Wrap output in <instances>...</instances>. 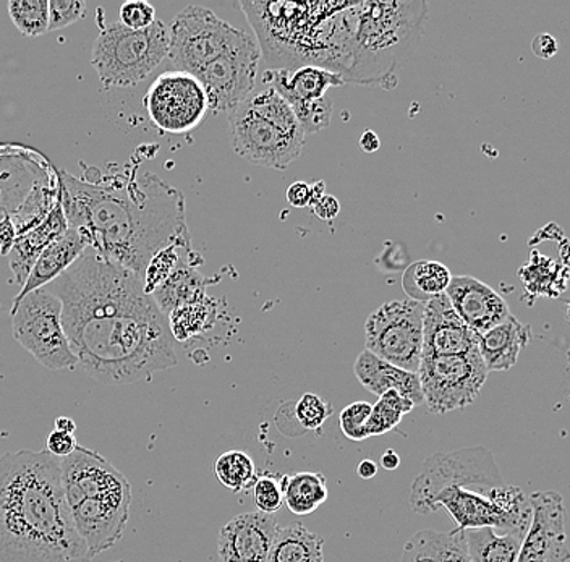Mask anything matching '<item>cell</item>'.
I'll return each mask as SVG.
<instances>
[{
	"instance_id": "1",
	"label": "cell",
	"mask_w": 570,
	"mask_h": 562,
	"mask_svg": "<svg viewBox=\"0 0 570 562\" xmlns=\"http://www.w3.org/2000/svg\"><path fill=\"white\" fill-rule=\"evenodd\" d=\"M49 286L62 304L71 352L92 382L128 386L177 366L167 316L137 274L87 248Z\"/></svg>"
},
{
	"instance_id": "2",
	"label": "cell",
	"mask_w": 570,
	"mask_h": 562,
	"mask_svg": "<svg viewBox=\"0 0 570 562\" xmlns=\"http://www.w3.org/2000/svg\"><path fill=\"white\" fill-rule=\"evenodd\" d=\"M60 206L67 224L88 248L137 276L174 244L190 245L185 198L155 174L110 177L99 184L59 174Z\"/></svg>"
},
{
	"instance_id": "3",
	"label": "cell",
	"mask_w": 570,
	"mask_h": 562,
	"mask_svg": "<svg viewBox=\"0 0 570 562\" xmlns=\"http://www.w3.org/2000/svg\"><path fill=\"white\" fill-rule=\"evenodd\" d=\"M78 535L60 459L48 451L0 455V562H91Z\"/></svg>"
},
{
	"instance_id": "4",
	"label": "cell",
	"mask_w": 570,
	"mask_h": 562,
	"mask_svg": "<svg viewBox=\"0 0 570 562\" xmlns=\"http://www.w3.org/2000/svg\"><path fill=\"white\" fill-rule=\"evenodd\" d=\"M425 2L354 3V39L344 81H368L391 72L426 17Z\"/></svg>"
},
{
	"instance_id": "5",
	"label": "cell",
	"mask_w": 570,
	"mask_h": 562,
	"mask_svg": "<svg viewBox=\"0 0 570 562\" xmlns=\"http://www.w3.org/2000/svg\"><path fill=\"white\" fill-rule=\"evenodd\" d=\"M167 56L169 27L164 21L156 20L141 31L112 23L96 38L91 66L105 87H134L155 72Z\"/></svg>"
},
{
	"instance_id": "6",
	"label": "cell",
	"mask_w": 570,
	"mask_h": 562,
	"mask_svg": "<svg viewBox=\"0 0 570 562\" xmlns=\"http://www.w3.org/2000/svg\"><path fill=\"white\" fill-rule=\"evenodd\" d=\"M504 485L493 454L487 447H462L426 459L410 489V506L416 514H433L436 494L451 486L490 493Z\"/></svg>"
},
{
	"instance_id": "7",
	"label": "cell",
	"mask_w": 570,
	"mask_h": 562,
	"mask_svg": "<svg viewBox=\"0 0 570 562\" xmlns=\"http://www.w3.org/2000/svg\"><path fill=\"white\" fill-rule=\"evenodd\" d=\"M13 339L45 368L73 369L78 362L62 326V304L48 289L24 295L12 307Z\"/></svg>"
},
{
	"instance_id": "8",
	"label": "cell",
	"mask_w": 570,
	"mask_h": 562,
	"mask_svg": "<svg viewBox=\"0 0 570 562\" xmlns=\"http://www.w3.org/2000/svg\"><path fill=\"white\" fill-rule=\"evenodd\" d=\"M416 375L423 404L436 415L472 405L488 378L479 348L459 355H423Z\"/></svg>"
},
{
	"instance_id": "9",
	"label": "cell",
	"mask_w": 570,
	"mask_h": 562,
	"mask_svg": "<svg viewBox=\"0 0 570 562\" xmlns=\"http://www.w3.org/2000/svg\"><path fill=\"white\" fill-rule=\"evenodd\" d=\"M425 304L391 300L374 309L365 323V351L405 372L416 373L423 355Z\"/></svg>"
},
{
	"instance_id": "10",
	"label": "cell",
	"mask_w": 570,
	"mask_h": 562,
	"mask_svg": "<svg viewBox=\"0 0 570 562\" xmlns=\"http://www.w3.org/2000/svg\"><path fill=\"white\" fill-rule=\"evenodd\" d=\"M169 27V59L181 72L196 75L217 57L234 48L244 30L220 20L205 7H185Z\"/></svg>"
},
{
	"instance_id": "11",
	"label": "cell",
	"mask_w": 570,
	"mask_h": 562,
	"mask_svg": "<svg viewBox=\"0 0 570 562\" xmlns=\"http://www.w3.org/2000/svg\"><path fill=\"white\" fill-rule=\"evenodd\" d=\"M149 120L166 134L195 130L209 112L208 96L195 75L169 70L153 81L142 98Z\"/></svg>"
},
{
	"instance_id": "12",
	"label": "cell",
	"mask_w": 570,
	"mask_h": 562,
	"mask_svg": "<svg viewBox=\"0 0 570 562\" xmlns=\"http://www.w3.org/2000/svg\"><path fill=\"white\" fill-rule=\"evenodd\" d=\"M259 48L255 39L245 34L234 48L203 67L199 83L208 96L212 112H232L256 90Z\"/></svg>"
},
{
	"instance_id": "13",
	"label": "cell",
	"mask_w": 570,
	"mask_h": 562,
	"mask_svg": "<svg viewBox=\"0 0 570 562\" xmlns=\"http://www.w3.org/2000/svg\"><path fill=\"white\" fill-rule=\"evenodd\" d=\"M232 148L245 161L284 170L301 158L305 138L285 134L245 105L229 114Z\"/></svg>"
},
{
	"instance_id": "14",
	"label": "cell",
	"mask_w": 570,
	"mask_h": 562,
	"mask_svg": "<svg viewBox=\"0 0 570 562\" xmlns=\"http://www.w3.org/2000/svg\"><path fill=\"white\" fill-rule=\"evenodd\" d=\"M60 475L69 506L83 500L131 497L127 476L88 447L77 446L73 453L60 459Z\"/></svg>"
},
{
	"instance_id": "15",
	"label": "cell",
	"mask_w": 570,
	"mask_h": 562,
	"mask_svg": "<svg viewBox=\"0 0 570 562\" xmlns=\"http://www.w3.org/2000/svg\"><path fill=\"white\" fill-rule=\"evenodd\" d=\"M532 519L517 562H569L564 500L558 491H534L529 496Z\"/></svg>"
},
{
	"instance_id": "16",
	"label": "cell",
	"mask_w": 570,
	"mask_h": 562,
	"mask_svg": "<svg viewBox=\"0 0 570 562\" xmlns=\"http://www.w3.org/2000/svg\"><path fill=\"white\" fill-rule=\"evenodd\" d=\"M498 489V486H497ZM493 489L490 493L451 486L436 494L433 512L443 507L455 524L458 532L473 529H490L498 532H517L525 535L530 522L520 521L499 506Z\"/></svg>"
},
{
	"instance_id": "17",
	"label": "cell",
	"mask_w": 570,
	"mask_h": 562,
	"mask_svg": "<svg viewBox=\"0 0 570 562\" xmlns=\"http://www.w3.org/2000/svg\"><path fill=\"white\" fill-rule=\"evenodd\" d=\"M445 297L463 325L470 327L476 336L511 316L505 298L476 277L452 276Z\"/></svg>"
},
{
	"instance_id": "18",
	"label": "cell",
	"mask_w": 570,
	"mask_h": 562,
	"mask_svg": "<svg viewBox=\"0 0 570 562\" xmlns=\"http://www.w3.org/2000/svg\"><path fill=\"white\" fill-rule=\"evenodd\" d=\"M277 522L273 515L247 512L230 519L217 539L219 562H267Z\"/></svg>"
},
{
	"instance_id": "19",
	"label": "cell",
	"mask_w": 570,
	"mask_h": 562,
	"mask_svg": "<svg viewBox=\"0 0 570 562\" xmlns=\"http://www.w3.org/2000/svg\"><path fill=\"white\" fill-rule=\"evenodd\" d=\"M476 348L479 336L463 325L445 294L425 304L423 355H459Z\"/></svg>"
},
{
	"instance_id": "20",
	"label": "cell",
	"mask_w": 570,
	"mask_h": 562,
	"mask_svg": "<svg viewBox=\"0 0 570 562\" xmlns=\"http://www.w3.org/2000/svg\"><path fill=\"white\" fill-rule=\"evenodd\" d=\"M263 83L283 96L288 106L313 102L326 96L333 87H342L344 78L336 72L316 66L297 69H269L263 73Z\"/></svg>"
},
{
	"instance_id": "21",
	"label": "cell",
	"mask_w": 570,
	"mask_h": 562,
	"mask_svg": "<svg viewBox=\"0 0 570 562\" xmlns=\"http://www.w3.org/2000/svg\"><path fill=\"white\" fill-rule=\"evenodd\" d=\"M87 248V240L81 237V234L78 233L77 229H73V227H69L66 234L56 238V240L39 255V258L36 259L30 276L27 277L23 286H21V290L18 292L17 297L13 298L12 307H16L24 295L31 294V292L38 289H45V287L52 284L57 277L62 276V274L83 255Z\"/></svg>"
},
{
	"instance_id": "22",
	"label": "cell",
	"mask_w": 570,
	"mask_h": 562,
	"mask_svg": "<svg viewBox=\"0 0 570 562\" xmlns=\"http://www.w3.org/2000/svg\"><path fill=\"white\" fill-rule=\"evenodd\" d=\"M354 372L358 383L374 396L380 397L387 391H397L401 396L407 397L415 407L423 404L419 375L381 361L372 352L363 351L358 355Z\"/></svg>"
},
{
	"instance_id": "23",
	"label": "cell",
	"mask_w": 570,
	"mask_h": 562,
	"mask_svg": "<svg viewBox=\"0 0 570 562\" xmlns=\"http://www.w3.org/2000/svg\"><path fill=\"white\" fill-rule=\"evenodd\" d=\"M69 229L66 215H63L60 201L53 206L48 218L39 223L33 229L20 234L13 240L9 252V265L13 276L20 286H23L27 277L30 276L31 268L39 258V255L52 244L56 238L66 234Z\"/></svg>"
},
{
	"instance_id": "24",
	"label": "cell",
	"mask_w": 570,
	"mask_h": 562,
	"mask_svg": "<svg viewBox=\"0 0 570 562\" xmlns=\"http://www.w3.org/2000/svg\"><path fill=\"white\" fill-rule=\"evenodd\" d=\"M532 339V327L509 316L479 336V352L488 373L508 372L519 361L520 352Z\"/></svg>"
},
{
	"instance_id": "25",
	"label": "cell",
	"mask_w": 570,
	"mask_h": 562,
	"mask_svg": "<svg viewBox=\"0 0 570 562\" xmlns=\"http://www.w3.org/2000/svg\"><path fill=\"white\" fill-rule=\"evenodd\" d=\"M401 562H470L463 533L422 530L410 536L402 550Z\"/></svg>"
},
{
	"instance_id": "26",
	"label": "cell",
	"mask_w": 570,
	"mask_h": 562,
	"mask_svg": "<svg viewBox=\"0 0 570 562\" xmlns=\"http://www.w3.org/2000/svg\"><path fill=\"white\" fill-rule=\"evenodd\" d=\"M466 556L470 562H517L525 535L517 532H504L499 535L498 530L473 529L465 530Z\"/></svg>"
},
{
	"instance_id": "27",
	"label": "cell",
	"mask_w": 570,
	"mask_h": 562,
	"mask_svg": "<svg viewBox=\"0 0 570 562\" xmlns=\"http://www.w3.org/2000/svg\"><path fill=\"white\" fill-rule=\"evenodd\" d=\"M324 540L302 524L277 526L267 562H323Z\"/></svg>"
},
{
	"instance_id": "28",
	"label": "cell",
	"mask_w": 570,
	"mask_h": 562,
	"mask_svg": "<svg viewBox=\"0 0 570 562\" xmlns=\"http://www.w3.org/2000/svg\"><path fill=\"white\" fill-rule=\"evenodd\" d=\"M285 506L292 514L303 517L315 512L327 501V485L318 472H298L283 476L279 482Z\"/></svg>"
},
{
	"instance_id": "29",
	"label": "cell",
	"mask_w": 570,
	"mask_h": 562,
	"mask_svg": "<svg viewBox=\"0 0 570 562\" xmlns=\"http://www.w3.org/2000/svg\"><path fill=\"white\" fill-rule=\"evenodd\" d=\"M205 287V279L187 263H181L176 272L153 292L151 297L155 298L160 312L167 316L180 305L203 300L206 297Z\"/></svg>"
},
{
	"instance_id": "30",
	"label": "cell",
	"mask_w": 570,
	"mask_h": 562,
	"mask_svg": "<svg viewBox=\"0 0 570 562\" xmlns=\"http://www.w3.org/2000/svg\"><path fill=\"white\" fill-rule=\"evenodd\" d=\"M451 279V269L443 263L422 259L405 269L404 276H402V287H404L409 300L428 304L433 298L445 294Z\"/></svg>"
},
{
	"instance_id": "31",
	"label": "cell",
	"mask_w": 570,
	"mask_h": 562,
	"mask_svg": "<svg viewBox=\"0 0 570 562\" xmlns=\"http://www.w3.org/2000/svg\"><path fill=\"white\" fill-rule=\"evenodd\" d=\"M242 105L247 106L253 114L273 124L274 127L281 128L285 134L306 138L301 126H298L294 110L285 102L283 96L277 95L273 88L267 87L263 90L253 91Z\"/></svg>"
},
{
	"instance_id": "32",
	"label": "cell",
	"mask_w": 570,
	"mask_h": 562,
	"mask_svg": "<svg viewBox=\"0 0 570 562\" xmlns=\"http://www.w3.org/2000/svg\"><path fill=\"white\" fill-rule=\"evenodd\" d=\"M214 475L219 480L220 485L234 493L253 489L258 479L255 462L244 451H227L220 454L214 462Z\"/></svg>"
},
{
	"instance_id": "33",
	"label": "cell",
	"mask_w": 570,
	"mask_h": 562,
	"mask_svg": "<svg viewBox=\"0 0 570 562\" xmlns=\"http://www.w3.org/2000/svg\"><path fill=\"white\" fill-rule=\"evenodd\" d=\"M413 408L415 405L407 397L401 396L397 391H387L372 405V414L366 423L368 437L392 432Z\"/></svg>"
},
{
	"instance_id": "34",
	"label": "cell",
	"mask_w": 570,
	"mask_h": 562,
	"mask_svg": "<svg viewBox=\"0 0 570 562\" xmlns=\"http://www.w3.org/2000/svg\"><path fill=\"white\" fill-rule=\"evenodd\" d=\"M214 304L209 297L194 304L180 305L167 315L174 339L187 341L212 325Z\"/></svg>"
},
{
	"instance_id": "35",
	"label": "cell",
	"mask_w": 570,
	"mask_h": 562,
	"mask_svg": "<svg viewBox=\"0 0 570 562\" xmlns=\"http://www.w3.org/2000/svg\"><path fill=\"white\" fill-rule=\"evenodd\" d=\"M7 9L17 30L24 37L38 38L48 33V0H10Z\"/></svg>"
},
{
	"instance_id": "36",
	"label": "cell",
	"mask_w": 570,
	"mask_h": 562,
	"mask_svg": "<svg viewBox=\"0 0 570 562\" xmlns=\"http://www.w3.org/2000/svg\"><path fill=\"white\" fill-rule=\"evenodd\" d=\"M180 252L187 254V252H190V245H170V247L160 250L159 254L149 262L145 276H142L146 294L151 295L170 274L176 272L178 265H181Z\"/></svg>"
},
{
	"instance_id": "37",
	"label": "cell",
	"mask_w": 570,
	"mask_h": 562,
	"mask_svg": "<svg viewBox=\"0 0 570 562\" xmlns=\"http://www.w3.org/2000/svg\"><path fill=\"white\" fill-rule=\"evenodd\" d=\"M305 137L318 134L330 127L333 119V101L327 96L313 102H297L291 106Z\"/></svg>"
},
{
	"instance_id": "38",
	"label": "cell",
	"mask_w": 570,
	"mask_h": 562,
	"mask_svg": "<svg viewBox=\"0 0 570 562\" xmlns=\"http://www.w3.org/2000/svg\"><path fill=\"white\" fill-rule=\"evenodd\" d=\"M331 414H333V407H331L330 402L316 396V394H303L297 405H295V417L306 432L320 430L324 422L331 417Z\"/></svg>"
},
{
	"instance_id": "39",
	"label": "cell",
	"mask_w": 570,
	"mask_h": 562,
	"mask_svg": "<svg viewBox=\"0 0 570 562\" xmlns=\"http://www.w3.org/2000/svg\"><path fill=\"white\" fill-rule=\"evenodd\" d=\"M370 414H372V404L368 402L358 401L347 405L338 415L342 433L352 441L368 440L366 423H368Z\"/></svg>"
},
{
	"instance_id": "40",
	"label": "cell",
	"mask_w": 570,
	"mask_h": 562,
	"mask_svg": "<svg viewBox=\"0 0 570 562\" xmlns=\"http://www.w3.org/2000/svg\"><path fill=\"white\" fill-rule=\"evenodd\" d=\"M253 501L258 512L273 515L284 506L283 490L273 476H258L253 485Z\"/></svg>"
},
{
	"instance_id": "41",
	"label": "cell",
	"mask_w": 570,
	"mask_h": 562,
	"mask_svg": "<svg viewBox=\"0 0 570 562\" xmlns=\"http://www.w3.org/2000/svg\"><path fill=\"white\" fill-rule=\"evenodd\" d=\"M49 31L63 30L85 16L87 6L81 0H49Z\"/></svg>"
},
{
	"instance_id": "42",
	"label": "cell",
	"mask_w": 570,
	"mask_h": 562,
	"mask_svg": "<svg viewBox=\"0 0 570 562\" xmlns=\"http://www.w3.org/2000/svg\"><path fill=\"white\" fill-rule=\"evenodd\" d=\"M156 19V10L151 3L145 0H130L120 7V21L125 28L134 31L146 30L151 27Z\"/></svg>"
},
{
	"instance_id": "43",
	"label": "cell",
	"mask_w": 570,
	"mask_h": 562,
	"mask_svg": "<svg viewBox=\"0 0 570 562\" xmlns=\"http://www.w3.org/2000/svg\"><path fill=\"white\" fill-rule=\"evenodd\" d=\"M77 437L70 433L57 432L53 430L51 435L46 437V451L53 457L63 459L73 453L77 447Z\"/></svg>"
},
{
	"instance_id": "44",
	"label": "cell",
	"mask_w": 570,
	"mask_h": 562,
	"mask_svg": "<svg viewBox=\"0 0 570 562\" xmlns=\"http://www.w3.org/2000/svg\"><path fill=\"white\" fill-rule=\"evenodd\" d=\"M285 198L294 208H308L312 206V185L306 181H295L285 191Z\"/></svg>"
},
{
	"instance_id": "45",
	"label": "cell",
	"mask_w": 570,
	"mask_h": 562,
	"mask_svg": "<svg viewBox=\"0 0 570 562\" xmlns=\"http://www.w3.org/2000/svg\"><path fill=\"white\" fill-rule=\"evenodd\" d=\"M312 208L313 213H315L321 220H333L337 218L338 213H341V203H338L337 198L333 197V195L324 194L323 197L313 203Z\"/></svg>"
},
{
	"instance_id": "46",
	"label": "cell",
	"mask_w": 570,
	"mask_h": 562,
	"mask_svg": "<svg viewBox=\"0 0 570 562\" xmlns=\"http://www.w3.org/2000/svg\"><path fill=\"white\" fill-rule=\"evenodd\" d=\"M559 45L551 34H538L532 42L533 55L540 59H551L558 52Z\"/></svg>"
},
{
	"instance_id": "47",
	"label": "cell",
	"mask_w": 570,
	"mask_h": 562,
	"mask_svg": "<svg viewBox=\"0 0 570 562\" xmlns=\"http://www.w3.org/2000/svg\"><path fill=\"white\" fill-rule=\"evenodd\" d=\"M358 146L362 151L368 152V155H372V152H376L377 149L381 148V140L380 137H377L376 134L372 130H366L365 134L360 137Z\"/></svg>"
},
{
	"instance_id": "48",
	"label": "cell",
	"mask_w": 570,
	"mask_h": 562,
	"mask_svg": "<svg viewBox=\"0 0 570 562\" xmlns=\"http://www.w3.org/2000/svg\"><path fill=\"white\" fill-rule=\"evenodd\" d=\"M377 473V465L374 464L370 459H365V461L360 462L358 467H356V475L363 480L374 479Z\"/></svg>"
},
{
	"instance_id": "49",
	"label": "cell",
	"mask_w": 570,
	"mask_h": 562,
	"mask_svg": "<svg viewBox=\"0 0 570 562\" xmlns=\"http://www.w3.org/2000/svg\"><path fill=\"white\" fill-rule=\"evenodd\" d=\"M381 465L386 471H395L401 465V457H399L394 450H387L386 453L381 455Z\"/></svg>"
},
{
	"instance_id": "50",
	"label": "cell",
	"mask_w": 570,
	"mask_h": 562,
	"mask_svg": "<svg viewBox=\"0 0 570 562\" xmlns=\"http://www.w3.org/2000/svg\"><path fill=\"white\" fill-rule=\"evenodd\" d=\"M56 430L57 432L70 433V435H75V430H77V423L69 417H59L56 420Z\"/></svg>"
},
{
	"instance_id": "51",
	"label": "cell",
	"mask_w": 570,
	"mask_h": 562,
	"mask_svg": "<svg viewBox=\"0 0 570 562\" xmlns=\"http://www.w3.org/2000/svg\"><path fill=\"white\" fill-rule=\"evenodd\" d=\"M119 562H122V561H119Z\"/></svg>"
}]
</instances>
